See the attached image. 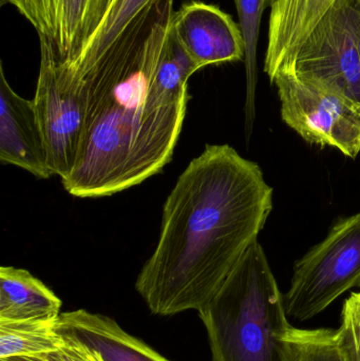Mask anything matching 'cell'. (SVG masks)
<instances>
[{
  "label": "cell",
  "instance_id": "cell-20",
  "mask_svg": "<svg viewBox=\"0 0 360 361\" xmlns=\"http://www.w3.org/2000/svg\"><path fill=\"white\" fill-rule=\"evenodd\" d=\"M0 361H53L49 355L15 356V357L2 358Z\"/></svg>",
  "mask_w": 360,
  "mask_h": 361
},
{
  "label": "cell",
  "instance_id": "cell-8",
  "mask_svg": "<svg viewBox=\"0 0 360 361\" xmlns=\"http://www.w3.org/2000/svg\"><path fill=\"white\" fill-rule=\"evenodd\" d=\"M14 6L48 40L57 56L77 71L116 0H1Z\"/></svg>",
  "mask_w": 360,
  "mask_h": 361
},
{
  "label": "cell",
  "instance_id": "cell-15",
  "mask_svg": "<svg viewBox=\"0 0 360 361\" xmlns=\"http://www.w3.org/2000/svg\"><path fill=\"white\" fill-rule=\"evenodd\" d=\"M292 361H352L342 329H299L292 326L285 336Z\"/></svg>",
  "mask_w": 360,
  "mask_h": 361
},
{
  "label": "cell",
  "instance_id": "cell-14",
  "mask_svg": "<svg viewBox=\"0 0 360 361\" xmlns=\"http://www.w3.org/2000/svg\"><path fill=\"white\" fill-rule=\"evenodd\" d=\"M56 322H0V360L58 351L63 338L57 331Z\"/></svg>",
  "mask_w": 360,
  "mask_h": 361
},
{
  "label": "cell",
  "instance_id": "cell-10",
  "mask_svg": "<svg viewBox=\"0 0 360 361\" xmlns=\"http://www.w3.org/2000/svg\"><path fill=\"white\" fill-rule=\"evenodd\" d=\"M0 162L38 179L52 177L33 101L17 94L0 66Z\"/></svg>",
  "mask_w": 360,
  "mask_h": 361
},
{
  "label": "cell",
  "instance_id": "cell-13",
  "mask_svg": "<svg viewBox=\"0 0 360 361\" xmlns=\"http://www.w3.org/2000/svg\"><path fill=\"white\" fill-rule=\"evenodd\" d=\"M61 300L29 271L0 267V322L56 320Z\"/></svg>",
  "mask_w": 360,
  "mask_h": 361
},
{
  "label": "cell",
  "instance_id": "cell-1",
  "mask_svg": "<svg viewBox=\"0 0 360 361\" xmlns=\"http://www.w3.org/2000/svg\"><path fill=\"white\" fill-rule=\"evenodd\" d=\"M173 0H154L85 73L86 114L63 188L104 197L158 175L173 160L199 71L170 31Z\"/></svg>",
  "mask_w": 360,
  "mask_h": 361
},
{
  "label": "cell",
  "instance_id": "cell-16",
  "mask_svg": "<svg viewBox=\"0 0 360 361\" xmlns=\"http://www.w3.org/2000/svg\"><path fill=\"white\" fill-rule=\"evenodd\" d=\"M154 0H116L104 23L99 35L85 53L78 65L77 72L85 73L111 48L128 25Z\"/></svg>",
  "mask_w": 360,
  "mask_h": 361
},
{
  "label": "cell",
  "instance_id": "cell-11",
  "mask_svg": "<svg viewBox=\"0 0 360 361\" xmlns=\"http://www.w3.org/2000/svg\"><path fill=\"white\" fill-rule=\"evenodd\" d=\"M56 326L61 336L93 348L106 361H170L101 314L87 310L65 312L57 319Z\"/></svg>",
  "mask_w": 360,
  "mask_h": 361
},
{
  "label": "cell",
  "instance_id": "cell-3",
  "mask_svg": "<svg viewBox=\"0 0 360 361\" xmlns=\"http://www.w3.org/2000/svg\"><path fill=\"white\" fill-rule=\"evenodd\" d=\"M198 314L213 361H292L285 298L258 240Z\"/></svg>",
  "mask_w": 360,
  "mask_h": 361
},
{
  "label": "cell",
  "instance_id": "cell-7",
  "mask_svg": "<svg viewBox=\"0 0 360 361\" xmlns=\"http://www.w3.org/2000/svg\"><path fill=\"white\" fill-rule=\"evenodd\" d=\"M283 122L304 141L336 148L348 158L360 152V109L327 87L289 71L277 72Z\"/></svg>",
  "mask_w": 360,
  "mask_h": 361
},
{
  "label": "cell",
  "instance_id": "cell-2",
  "mask_svg": "<svg viewBox=\"0 0 360 361\" xmlns=\"http://www.w3.org/2000/svg\"><path fill=\"white\" fill-rule=\"evenodd\" d=\"M273 192L257 163L230 145H207L167 197L158 244L135 281L149 311H200L258 240Z\"/></svg>",
  "mask_w": 360,
  "mask_h": 361
},
{
  "label": "cell",
  "instance_id": "cell-17",
  "mask_svg": "<svg viewBox=\"0 0 360 361\" xmlns=\"http://www.w3.org/2000/svg\"><path fill=\"white\" fill-rule=\"evenodd\" d=\"M239 16V25L245 44V71L247 84V116L254 107L257 84V46L262 14L275 0H234Z\"/></svg>",
  "mask_w": 360,
  "mask_h": 361
},
{
  "label": "cell",
  "instance_id": "cell-12",
  "mask_svg": "<svg viewBox=\"0 0 360 361\" xmlns=\"http://www.w3.org/2000/svg\"><path fill=\"white\" fill-rule=\"evenodd\" d=\"M337 0H275L271 6L264 72L270 80L285 67Z\"/></svg>",
  "mask_w": 360,
  "mask_h": 361
},
{
  "label": "cell",
  "instance_id": "cell-6",
  "mask_svg": "<svg viewBox=\"0 0 360 361\" xmlns=\"http://www.w3.org/2000/svg\"><path fill=\"white\" fill-rule=\"evenodd\" d=\"M359 47L360 0H337L279 71L318 82L360 109Z\"/></svg>",
  "mask_w": 360,
  "mask_h": 361
},
{
  "label": "cell",
  "instance_id": "cell-4",
  "mask_svg": "<svg viewBox=\"0 0 360 361\" xmlns=\"http://www.w3.org/2000/svg\"><path fill=\"white\" fill-rule=\"evenodd\" d=\"M360 286V212L338 221L323 241L294 265L283 295L287 316L300 322L323 313Z\"/></svg>",
  "mask_w": 360,
  "mask_h": 361
},
{
  "label": "cell",
  "instance_id": "cell-5",
  "mask_svg": "<svg viewBox=\"0 0 360 361\" xmlns=\"http://www.w3.org/2000/svg\"><path fill=\"white\" fill-rule=\"evenodd\" d=\"M40 63L33 99L53 176L66 179L75 163L86 114L85 78L39 37Z\"/></svg>",
  "mask_w": 360,
  "mask_h": 361
},
{
  "label": "cell",
  "instance_id": "cell-19",
  "mask_svg": "<svg viewBox=\"0 0 360 361\" xmlns=\"http://www.w3.org/2000/svg\"><path fill=\"white\" fill-rule=\"evenodd\" d=\"M61 337L63 345L58 351L50 354L53 361H106L101 353L93 348L76 339Z\"/></svg>",
  "mask_w": 360,
  "mask_h": 361
},
{
  "label": "cell",
  "instance_id": "cell-18",
  "mask_svg": "<svg viewBox=\"0 0 360 361\" xmlns=\"http://www.w3.org/2000/svg\"><path fill=\"white\" fill-rule=\"evenodd\" d=\"M340 328L344 333L351 360L360 361V293H352L345 301Z\"/></svg>",
  "mask_w": 360,
  "mask_h": 361
},
{
  "label": "cell",
  "instance_id": "cell-9",
  "mask_svg": "<svg viewBox=\"0 0 360 361\" xmlns=\"http://www.w3.org/2000/svg\"><path fill=\"white\" fill-rule=\"evenodd\" d=\"M170 31L198 70L244 61L245 44L240 25L213 4L201 1L183 4L173 13Z\"/></svg>",
  "mask_w": 360,
  "mask_h": 361
},
{
  "label": "cell",
  "instance_id": "cell-21",
  "mask_svg": "<svg viewBox=\"0 0 360 361\" xmlns=\"http://www.w3.org/2000/svg\"><path fill=\"white\" fill-rule=\"evenodd\" d=\"M359 49H360V47H359Z\"/></svg>",
  "mask_w": 360,
  "mask_h": 361
}]
</instances>
